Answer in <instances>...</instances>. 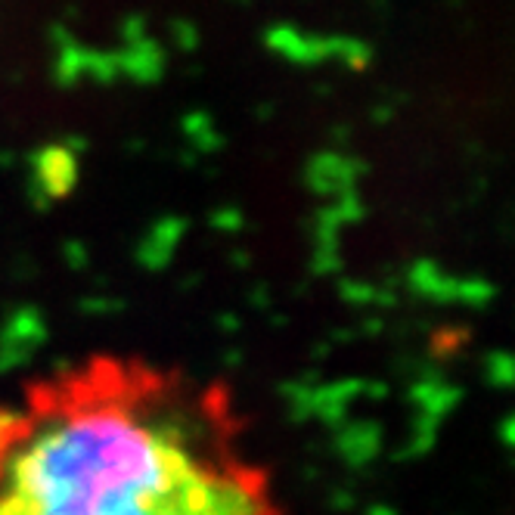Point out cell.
Here are the masks:
<instances>
[{"label": "cell", "instance_id": "1", "mask_svg": "<svg viewBox=\"0 0 515 515\" xmlns=\"http://www.w3.org/2000/svg\"><path fill=\"white\" fill-rule=\"evenodd\" d=\"M0 515H282L227 392L91 354L0 404Z\"/></svg>", "mask_w": 515, "mask_h": 515}]
</instances>
